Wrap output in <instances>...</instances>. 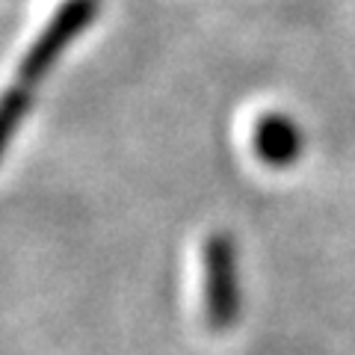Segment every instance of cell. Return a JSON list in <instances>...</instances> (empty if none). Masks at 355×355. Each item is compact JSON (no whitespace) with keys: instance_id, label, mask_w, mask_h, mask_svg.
I'll return each mask as SVG.
<instances>
[{"instance_id":"277c9868","label":"cell","mask_w":355,"mask_h":355,"mask_svg":"<svg viewBox=\"0 0 355 355\" xmlns=\"http://www.w3.org/2000/svg\"><path fill=\"white\" fill-rule=\"evenodd\" d=\"M30 104H33V89H24V86H12L3 98V113H0V119H3V146H9L15 137V130L24 125V119L30 113Z\"/></svg>"},{"instance_id":"6da1fadb","label":"cell","mask_w":355,"mask_h":355,"mask_svg":"<svg viewBox=\"0 0 355 355\" xmlns=\"http://www.w3.org/2000/svg\"><path fill=\"white\" fill-rule=\"evenodd\" d=\"M98 12H101V0H65L57 12H53V18L44 24V30L36 36V42L30 44V51L24 53V60L18 65L15 83L24 89H33L36 83H42L53 71V65L62 60V53L98 18Z\"/></svg>"},{"instance_id":"3957f363","label":"cell","mask_w":355,"mask_h":355,"mask_svg":"<svg viewBox=\"0 0 355 355\" xmlns=\"http://www.w3.org/2000/svg\"><path fill=\"white\" fill-rule=\"evenodd\" d=\"M254 151L270 166H291L302 154V133L299 125L284 113H266L254 125Z\"/></svg>"},{"instance_id":"7a4b0ae2","label":"cell","mask_w":355,"mask_h":355,"mask_svg":"<svg viewBox=\"0 0 355 355\" xmlns=\"http://www.w3.org/2000/svg\"><path fill=\"white\" fill-rule=\"evenodd\" d=\"M243 308L237 243L228 231H216L205 243V317L207 323L225 331L237 323Z\"/></svg>"}]
</instances>
